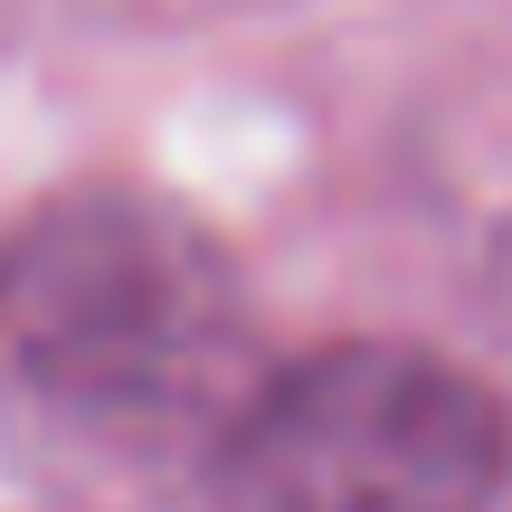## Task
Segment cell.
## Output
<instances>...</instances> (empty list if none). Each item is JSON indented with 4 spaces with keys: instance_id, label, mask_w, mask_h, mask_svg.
Segmentation results:
<instances>
[{
    "instance_id": "1",
    "label": "cell",
    "mask_w": 512,
    "mask_h": 512,
    "mask_svg": "<svg viewBox=\"0 0 512 512\" xmlns=\"http://www.w3.org/2000/svg\"><path fill=\"white\" fill-rule=\"evenodd\" d=\"M266 380L238 266L133 190H76L0 238V399L105 446H200Z\"/></svg>"
},
{
    "instance_id": "2",
    "label": "cell",
    "mask_w": 512,
    "mask_h": 512,
    "mask_svg": "<svg viewBox=\"0 0 512 512\" xmlns=\"http://www.w3.org/2000/svg\"><path fill=\"white\" fill-rule=\"evenodd\" d=\"M503 475L494 389L418 342L313 351L209 437V512H494Z\"/></svg>"
},
{
    "instance_id": "3",
    "label": "cell",
    "mask_w": 512,
    "mask_h": 512,
    "mask_svg": "<svg viewBox=\"0 0 512 512\" xmlns=\"http://www.w3.org/2000/svg\"><path fill=\"white\" fill-rule=\"evenodd\" d=\"M503 285H512V238H503Z\"/></svg>"
}]
</instances>
